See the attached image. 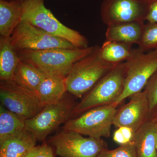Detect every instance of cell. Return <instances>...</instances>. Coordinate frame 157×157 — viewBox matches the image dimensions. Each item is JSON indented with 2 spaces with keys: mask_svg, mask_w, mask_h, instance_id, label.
<instances>
[{
  "mask_svg": "<svg viewBox=\"0 0 157 157\" xmlns=\"http://www.w3.org/2000/svg\"><path fill=\"white\" fill-rule=\"evenodd\" d=\"M96 47L16 52L20 60L33 65L46 76L65 78L73 64L94 52Z\"/></svg>",
  "mask_w": 157,
  "mask_h": 157,
  "instance_id": "cell-1",
  "label": "cell"
},
{
  "mask_svg": "<svg viewBox=\"0 0 157 157\" xmlns=\"http://www.w3.org/2000/svg\"><path fill=\"white\" fill-rule=\"evenodd\" d=\"M97 46L92 53L76 62L65 77L67 91L76 98L88 93L104 76L117 65L102 59Z\"/></svg>",
  "mask_w": 157,
  "mask_h": 157,
  "instance_id": "cell-2",
  "label": "cell"
},
{
  "mask_svg": "<svg viewBox=\"0 0 157 157\" xmlns=\"http://www.w3.org/2000/svg\"><path fill=\"white\" fill-rule=\"evenodd\" d=\"M44 0H23L22 20L52 36L66 39L77 48L88 47L86 38L78 31L64 25L45 7Z\"/></svg>",
  "mask_w": 157,
  "mask_h": 157,
  "instance_id": "cell-3",
  "label": "cell"
},
{
  "mask_svg": "<svg viewBox=\"0 0 157 157\" xmlns=\"http://www.w3.org/2000/svg\"><path fill=\"white\" fill-rule=\"evenodd\" d=\"M125 76L123 62L104 76L80 102L75 105L72 117L81 115L95 107L113 105L123 91Z\"/></svg>",
  "mask_w": 157,
  "mask_h": 157,
  "instance_id": "cell-4",
  "label": "cell"
},
{
  "mask_svg": "<svg viewBox=\"0 0 157 157\" xmlns=\"http://www.w3.org/2000/svg\"><path fill=\"white\" fill-rule=\"evenodd\" d=\"M126 76L123 91L112 105L117 107L126 98L144 89L157 71V49L145 52L134 49L131 57L124 62Z\"/></svg>",
  "mask_w": 157,
  "mask_h": 157,
  "instance_id": "cell-5",
  "label": "cell"
},
{
  "mask_svg": "<svg viewBox=\"0 0 157 157\" xmlns=\"http://www.w3.org/2000/svg\"><path fill=\"white\" fill-rule=\"evenodd\" d=\"M10 39L15 51L77 48L67 40L52 36L24 20L21 21L14 29Z\"/></svg>",
  "mask_w": 157,
  "mask_h": 157,
  "instance_id": "cell-6",
  "label": "cell"
},
{
  "mask_svg": "<svg viewBox=\"0 0 157 157\" xmlns=\"http://www.w3.org/2000/svg\"><path fill=\"white\" fill-rule=\"evenodd\" d=\"M113 105L95 107L65 123L63 130L73 131L96 138L109 137L117 111Z\"/></svg>",
  "mask_w": 157,
  "mask_h": 157,
  "instance_id": "cell-7",
  "label": "cell"
},
{
  "mask_svg": "<svg viewBox=\"0 0 157 157\" xmlns=\"http://www.w3.org/2000/svg\"><path fill=\"white\" fill-rule=\"evenodd\" d=\"M74 106L71 98L64 97L58 103L46 105L36 115L26 120L25 129L37 141H43L61 124L71 119Z\"/></svg>",
  "mask_w": 157,
  "mask_h": 157,
  "instance_id": "cell-8",
  "label": "cell"
},
{
  "mask_svg": "<svg viewBox=\"0 0 157 157\" xmlns=\"http://www.w3.org/2000/svg\"><path fill=\"white\" fill-rule=\"evenodd\" d=\"M0 99L3 106L25 121L33 117L44 107L36 92L13 80H1Z\"/></svg>",
  "mask_w": 157,
  "mask_h": 157,
  "instance_id": "cell-9",
  "label": "cell"
},
{
  "mask_svg": "<svg viewBox=\"0 0 157 157\" xmlns=\"http://www.w3.org/2000/svg\"><path fill=\"white\" fill-rule=\"evenodd\" d=\"M77 132L63 130L51 139L61 157H96L107 148L102 138L83 137Z\"/></svg>",
  "mask_w": 157,
  "mask_h": 157,
  "instance_id": "cell-10",
  "label": "cell"
},
{
  "mask_svg": "<svg viewBox=\"0 0 157 157\" xmlns=\"http://www.w3.org/2000/svg\"><path fill=\"white\" fill-rule=\"evenodd\" d=\"M149 0H103L101 6L102 21L107 26L119 23L145 21Z\"/></svg>",
  "mask_w": 157,
  "mask_h": 157,
  "instance_id": "cell-11",
  "label": "cell"
},
{
  "mask_svg": "<svg viewBox=\"0 0 157 157\" xmlns=\"http://www.w3.org/2000/svg\"><path fill=\"white\" fill-rule=\"evenodd\" d=\"M129 98L128 103L117 109L113 125L117 128L128 127L136 132L149 118V101L144 90Z\"/></svg>",
  "mask_w": 157,
  "mask_h": 157,
  "instance_id": "cell-12",
  "label": "cell"
},
{
  "mask_svg": "<svg viewBox=\"0 0 157 157\" xmlns=\"http://www.w3.org/2000/svg\"><path fill=\"white\" fill-rule=\"evenodd\" d=\"M144 21H135L119 23L107 26L106 40L116 41L133 45L139 44L142 36Z\"/></svg>",
  "mask_w": 157,
  "mask_h": 157,
  "instance_id": "cell-13",
  "label": "cell"
},
{
  "mask_svg": "<svg viewBox=\"0 0 157 157\" xmlns=\"http://www.w3.org/2000/svg\"><path fill=\"white\" fill-rule=\"evenodd\" d=\"M37 141L34 135L25 129L0 143V157H26Z\"/></svg>",
  "mask_w": 157,
  "mask_h": 157,
  "instance_id": "cell-14",
  "label": "cell"
},
{
  "mask_svg": "<svg viewBox=\"0 0 157 157\" xmlns=\"http://www.w3.org/2000/svg\"><path fill=\"white\" fill-rule=\"evenodd\" d=\"M67 91L65 78L45 75L36 94L40 103L45 107L60 101L65 97Z\"/></svg>",
  "mask_w": 157,
  "mask_h": 157,
  "instance_id": "cell-15",
  "label": "cell"
},
{
  "mask_svg": "<svg viewBox=\"0 0 157 157\" xmlns=\"http://www.w3.org/2000/svg\"><path fill=\"white\" fill-rule=\"evenodd\" d=\"M22 1L0 0V34L9 38L22 21Z\"/></svg>",
  "mask_w": 157,
  "mask_h": 157,
  "instance_id": "cell-16",
  "label": "cell"
},
{
  "mask_svg": "<svg viewBox=\"0 0 157 157\" xmlns=\"http://www.w3.org/2000/svg\"><path fill=\"white\" fill-rule=\"evenodd\" d=\"M156 124L149 119L135 132V144L137 157H157Z\"/></svg>",
  "mask_w": 157,
  "mask_h": 157,
  "instance_id": "cell-17",
  "label": "cell"
},
{
  "mask_svg": "<svg viewBox=\"0 0 157 157\" xmlns=\"http://www.w3.org/2000/svg\"><path fill=\"white\" fill-rule=\"evenodd\" d=\"M20 60L10 42V37L0 39V79L12 80Z\"/></svg>",
  "mask_w": 157,
  "mask_h": 157,
  "instance_id": "cell-18",
  "label": "cell"
},
{
  "mask_svg": "<svg viewBox=\"0 0 157 157\" xmlns=\"http://www.w3.org/2000/svg\"><path fill=\"white\" fill-rule=\"evenodd\" d=\"M45 76L33 65L20 60L12 80L20 85L36 93Z\"/></svg>",
  "mask_w": 157,
  "mask_h": 157,
  "instance_id": "cell-19",
  "label": "cell"
},
{
  "mask_svg": "<svg viewBox=\"0 0 157 157\" xmlns=\"http://www.w3.org/2000/svg\"><path fill=\"white\" fill-rule=\"evenodd\" d=\"M132 45L106 40L99 52L102 59L109 63L118 65L128 59L133 53Z\"/></svg>",
  "mask_w": 157,
  "mask_h": 157,
  "instance_id": "cell-20",
  "label": "cell"
},
{
  "mask_svg": "<svg viewBox=\"0 0 157 157\" xmlns=\"http://www.w3.org/2000/svg\"><path fill=\"white\" fill-rule=\"evenodd\" d=\"M25 121L0 105V143L25 130Z\"/></svg>",
  "mask_w": 157,
  "mask_h": 157,
  "instance_id": "cell-21",
  "label": "cell"
},
{
  "mask_svg": "<svg viewBox=\"0 0 157 157\" xmlns=\"http://www.w3.org/2000/svg\"><path fill=\"white\" fill-rule=\"evenodd\" d=\"M139 48L144 52L157 49V23L147 22L145 24Z\"/></svg>",
  "mask_w": 157,
  "mask_h": 157,
  "instance_id": "cell-22",
  "label": "cell"
},
{
  "mask_svg": "<svg viewBox=\"0 0 157 157\" xmlns=\"http://www.w3.org/2000/svg\"><path fill=\"white\" fill-rule=\"evenodd\" d=\"M96 157H137L135 143L120 145L115 149L109 150L107 148Z\"/></svg>",
  "mask_w": 157,
  "mask_h": 157,
  "instance_id": "cell-23",
  "label": "cell"
},
{
  "mask_svg": "<svg viewBox=\"0 0 157 157\" xmlns=\"http://www.w3.org/2000/svg\"><path fill=\"white\" fill-rule=\"evenodd\" d=\"M114 132L113 140L120 145H127L135 143V132L127 127H120Z\"/></svg>",
  "mask_w": 157,
  "mask_h": 157,
  "instance_id": "cell-24",
  "label": "cell"
},
{
  "mask_svg": "<svg viewBox=\"0 0 157 157\" xmlns=\"http://www.w3.org/2000/svg\"><path fill=\"white\" fill-rule=\"evenodd\" d=\"M144 90L147 93L150 114L152 110L157 105V71L150 78Z\"/></svg>",
  "mask_w": 157,
  "mask_h": 157,
  "instance_id": "cell-25",
  "label": "cell"
},
{
  "mask_svg": "<svg viewBox=\"0 0 157 157\" xmlns=\"http://www.w3.org/2000/svg\"><path fill=\"white\" fill-rule=\"evenodd\" d=\"M26 157H54L52 149L50 146L43 144L35 146Z\"/></svg>",
  "mask_w": 157,
  "mask_h": 157,
  "instance_id": "cell-26",
  "label": "cell"
},
{
  "mask_svg": "<svg viewBox=\"0 0 157 157\" xmlns=\"http://www.w3.org/2000/svg\"><path fill=\"white\" fill-rule=\"evenodd\" d=\"M145 21L147 22L157 23V0H149L148 11Z\"/></svg>",
  "mask_w": 157,
  "mask_h": 157,
  "instance_id": "cell-27",
  "label": "cell"
},
{
  "mask_svg": "<svg viewBox=\"0 0 157 157\" xmlns=\"http://www.w3.org/2000/svg\"><path fill=\"white\" fill-rule=\"evenodd\" d=\"M149 119L157 123V105L151 112Z\"/></svg>",
  "mask_w": 157,
  "mask_h": 157,
  "instance_id": "cell-28",
  "label": "cell"
},
{
  "mask_svg": "<svg viewBox=\"0 0 157 157\" xmlns=\"http://www.w3.org/2000/svg\"><path fill=\"white\" fill-rule=\"evenodd\" d=\"M156 124V128H157V137H156V148L157 150V123L155 122Z\"/></svg>",
  "mask_w": 157,
  "mask_h": 157,
  "instance_id": "cell-29",
  "label": "cell"
},
{
  "mask_svg": "<svg viewBox=\"0 0 157 157\" xmlns=\"http://www.w3.org/2000/svg\"><path fill=\"white\" fill-rule=\"evenodd\" d=\"M6 1H16V0H6ZM20 1H23V0H20Z\"/></svg>",
  "mask_w": 157,
  "mask_h": 157,
  "instance_id": "cell-30",
  "label": "cell"
}]
</instances>
